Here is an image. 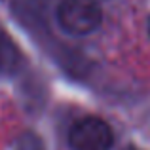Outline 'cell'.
Listing matches in <instances>:
<instances>
[{
    "mask_svg": "<svg viewBox=\"0 0 150 150\" xmlns=\"http://www.w3.org/2000/svg\"><path fill=\"white\" fill-rule=\"evenodd\" d=\"M69 146L70 150H112L114 131L97 116L82 118L69 131Z\"/></svg>",
    "mask_w": 150,
    "mask_h": 150,
    "instance_id": "7a4b0ae2",
    "label": "cell"
},
{
    "mask_svg": "<svg viewBox=\"0 0 150 150\" xmlns=\"http://www.w3.org/2000/svg\"><path fill=\"white\" fill-rule=\"evenodd\" d=\"M148 33H150V17H148Z\"/></svg>",
    "mask_w": 150,
    "mask_h": 150,
    "instance_id": "8992f818",
    "label": "cell"
},
{
    "mask_svg": "<svg viewBox=\"0 0 150 150\" xmlns=\"http://www.w3.org/2000/svg\"><path fill=\"white\" fill-rule=\"evenodd\" d=\"M25 63L19 46L0 25V74H15Z\"/></svg>",
    "mask_w": 150,
    "mask_h": 150,
    "instance_id": "3957f363",
    "label": "cell"
},
{
    "mask_svg": "<svg viewBox=\"0 0 150 150\" xmlns=\"http://www.w3.org/2000/svg\"><path fill=\"white\" fill-rule=\"evenodd\" d=\"M124 150H141V148H137V146H125Z\"/></svg>",
    "mask_w": 150,
    "mask_h": 150,
    "instance_id": "5b68a950",
    "label": "cell"
},
{
    "mask_svg": "<svg viewBox=\"0 0 150 150\" xmlns=\"http://www.w3.org/2000/svg\"><path fill=\"white\" fill-rule=\"evenodd\" d=\"M57 27L69 36H88L103 23V11L95 0H61L55 8Z\"/></svg>",
    "mask_w": 150,
    "mask_h": 150,
    "instance_id": "6da1fadb",
    "label": "cell"
},
{
    "mask_svg": "<svg viewBox=\"0 0 150 150\" xmlns=\"http://www.w3.org/2000/svg\"><path fill=\"white\" fill-rule=\"evenodd\" d=\"M13 150H46L42 139L33 131H25L23 135H19V139L15 141Z\"/></svg>",
    "mask_w": 150,
    "mask_h": 150,
    "instance_id": "277c9868",
    "label": "cell"
}]
</instances>
